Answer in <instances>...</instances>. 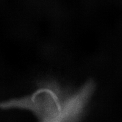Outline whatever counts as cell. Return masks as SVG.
Returning a JSON list of instances; mask_svg holds the SVG:
<instances>
[{
	"instance_id": "obj_1",
	"label": "cell",
	"mask_w": 122,
	"mask_h": 122,
	"mask_svg": "<svg viewBox=\"0 0 122 122\" xmlns=\"http://www.w3.org/2000/svg\"><path fill=\"white\" fill-rule=\"evenodd\" d=\"M66 95L55 84L45 83L29 96L8 102L4 105L29 110L38 122H63Z\"/></svg>"
},
{
	"instance_id": "obj_2",
	"label": "cell",
	"mask_w": 122,
	"mask_h": 122,
	"mask_svg": "<svg viewBox=\"0 0 122 122\" xmlns=\"http://www.w3.org/2000/svg\"><path fill=\"white\" fill-rule=\"evenodd\" d=\"M95 87L89 81L76 92L66 95L64 101L63 122H79L85 112Z\"/></svg>"
}]
</instances>
